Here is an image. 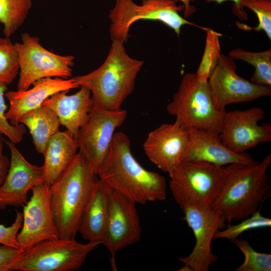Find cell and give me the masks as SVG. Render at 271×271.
<instances>
[{"label": "cell", "mask_w": 271, "mask_h": 271, "mask_svg": "<svg viewBox=\"0 0 271 271\" xmlns=\"http://www.w3.org/2000/svg\"><path fill=\"white\" fill-rule=\"evenodd\" d=\"M109 188L136 204L164 201L167 184L162 175L146 170L133 157L130 142L122 132L114 133L112 144L98 174Z\"/></svg>", "instance_id": "obj_1"}, {"label": "cell", "mask_w": 271, "mask_h": 271, "mask_svg": "<svg viewBox=\"0 0 271 271\" xmlns=\"http://www.w3.org/2000/svg\"><path fill=\"white\" fill-rule=\"evenodd\" d=\"M98 179L78 151L49 186L50 204L59 238H75L83 211Z\"/></svg>", "instance_id": "obj_2"}, {"label": "cell", "mask_w": 271, "mask_h": 271, "mask_svg": "<svg viewBox=\"0 0 271 271\" xmlns=\"http://www.w3.org/2000/svg\"><path fill=\"white\" fill-rule=\"evenodd\" d=\"M270 164L269 154L259 162L225 167L223 185L212 207L224 215L228 224L253 214L265 201L270 189L267 171Z\"/></svg>", "instance_id": "obj_3"}, {"label": "cell", "mask_w": 271, "mask_h": 271, "mask_svg": "<svg viewBox=\"0 0 271 271\" xmlns=\"http://www.w3.org/2000/svg\"><path fill=\"white\" fill-rule=\"evenodd\" d=\"M124 42L112 41L108 55L97 69L85 75L73 77L78 86L87 87L94 104L109 110L121 109L132 92L136 79L144 61L130 57L126 52Z\"/></svg>", "instance_id": "obj_4"}, {"label": "cell", "mask_w": 271, "mask_h": 271, "mask_svg": "<svg viewBox=\"0 0 271 271\" xmlns=\"http://www.w3.org/2000/svg\"><path fill=\"white\" fill-rule=\"evenodd\" d=\"M170 186L173 197L183 211L184 220L191 229L195 245L191 253L179 259L181 271H208L218 260L211 249L215 233L225 227L226 219L219 210L200 206L178 188Z\"/></svg>", "instance_id": "obj_5"}, {"label": "cell", "mask_w": 271, "mask_h": 271, "mask_svg": "<svg viewBox=\"0 0 271 271\" xmlns=\"http://www.w3.org/2000/svg\"><path fill=\"white\" fill-rule=\"evenodd\" d=\"M168 112L187 129H198L219 134L225 111L215 106L208 80L196 73H187L177 91L167 106Z\"/></svg>", "instance_id": "obj_6"}, {"label": "cell", "mask_w": 271, "mask_h": 271, "mask_svg": "<svg viewBox=\"0 0 271 271\" xmlns=\"http://www.w3.org/2000/svg\"><path fill=\"white\" fill-rule=\"evenodd\" d=\"M98 242L83 244L75 238L42 241L24 251L11 271H74L79 269Z\"/></svg>", "instance_id": "obj_7"}, {"label": "cell", "mask_w": 271, "mask_h": 271, "mask_svg": "<svg viewBox=\"0 0 271 271\" xmlns=\"http://www.w3.org/2000/svg\"><path fill=\"white\" fill-rule=\"evenodd\" d=\"M109 18L112 41H126L131 25L141 20L160 21L172 29L177 35L185 25L198 27L181 16L179 12L184 11L183 5H178L175 0H142L139 5L132 0H115Z\"/></svg>", "instance_id": "obj_8"}, {"label": "cell", "mask_w": 271, "mask_h": 271, "mask_svg": "<svg viewBox=\"0 0 271 271\" xmlns=\"http://www.w3.org/2000/svg\"><path fill=\"white\" fill-rule=\"evenodd\" d=\"M21 40L15 43L19 63L17 90H26L42 78L68 79L72 76L74 56L57 54L46 49L39 37L28 33L22 34Z\"/></svg>", "instance_id": "obj_9"}, {"label": "cell", "mask_w": 271, "mask_h": 271, "mask_svg": "<svg viewBox=\"0 0 271 271\" xmlns=\"http://www.w3.org/2000/svg\"><path fill=\"white\" fill-rule=\"evenodd\" d=\"M124 109L109 110L93 105L87 122L80 129L76 140L78 151L98 174L109 153L115 131L127 117Z\"/></svg>", "instance_id": "obj_10"}, {"label": "cell", "mask_w": 271, "mask_h": 271, "mask_svg": "<svg viewBox=\"0 0 271 271\" xmlns=\"http://www.w3.org/2000/svg\"><path fill=\"white\" fill-rule=\"evenodd\" d=\"M168 174L169 185L182 191L198 205L211 207L223 186L225 167L183 161Z\"/></svg>", "instance_id": "obj_11"}, {"label": "cell", "mask_w": 271, "mask_h": 271, "mask_svg": "<svg viewBox=\"0 0 271 271\" xmlns=\"http://www.w3.org/2000/svg\"><path fill=\"white\" fill-rule=\"evenodd\" d=\"M234 60L221 54L208 83L215 107L225 111L231 104L249 102L271 94V86L253 83L236 73Z\"/></svg>", "instance_id": "obj_12"}, {"label": "cell", "mask_w": 271, "mask_h": 271, "mask_svg": "<svg viewBox=\"0 0 271 271\" xmlns=\"http://www.w3.org/2000/svg\"><path fill=\"white\" fill-rule=\"evenodd\" d=\"M136 203L109 188L108 215L101 244L108 250L112 269L116 270V252L138 242L142 228Z\"/></svg>", "instance_id": "obj_13"}, {"label": "cell", "mask_w": 271, "mask_h": 271, "mask_svg": "<svg viewBox=\"0 0 271 271\" xmlns=\"http://www.w3.org/2000/svg\"><path fill=\"white\" fill-rule=\"evenodd\" d=\"M265 116L260 107L225 111L219 138L231 151L244 153L258 145L271 141V124L259 122Z\"/></svg>", "instance_id": "obj_14"}, {"label": "cell", "mask_w": 271, "mask_h": 271, "mask_svg": "<svg viewBox=\"0 0 271 271\" xmlns=\"http://www.w3.org/2000/svg\"><path fill=\"white\" fill-rule=\"evenodd\" d=\"M32 192L30 199L23 206L22 226L17 235L19 248L23 251L42 241L59 238L50 204L49 186L42 183Z\"/></svg>", "instance_id": "obj_15"}, {"label": "cell", "mask_w": 271, "mask_h": 271, "mask_svg": "<svg viewBox=\"0 0 271 271\" xmlns=\"http://www.w3.org/2000/svg\"><path fill=\"white\" fill-rule=\"evenodd\" d=\"M11 155L10 166L6 179L0 187V209L8 206H24L28 202V193L44 182L41 167L28 162L15 144L5 139Z\"/></svg>", "instance_id": "obj_16"}, {"label": "cell", "mask_w": 271, "mask_h": 271, "mask_svg": "<svg viewBox=\"0 0 271 271\" xmlns=\"http://www.w3.org/2000/svg\"><path fill=\"white\" fill-rule=\"evenodd\" d=\"M189 142V129L177 121L162 123L150 131L143 144L147 157L169 174L182 161Z\"/></svg>", "instance_id": "obj_17"}, {"label": "cell", "mask_w": 271, "mask_h": 271, "mask_svg": "<svg viewBox=\"0 0 271 271\" xmlns=\"http://www.w3.org/2000/svg\"><path fill=\"white\" fill-rule=\"evenodd\" d=\"M189 129V142L182 161H198L224 167L234 163H249L253 160L248 154L237 153L226 148L219 134L211 131Z\"/></svg>", "instance_id": "obj_18"}, {"label": "cell", "mask_w": 271, "mask_h": 271, "mask_svg": "<svg viewBox=\"0 0 271 271\" xmlns=\"http://www.w3.org/2000/svg\"><path fill=\"white\" fill-rule=\"evenodd\" d=\"M32 86L26 90L6 92L5 96L9 102L6 117L12 124H19V120L22 115L41 106L52 95L78 87L72 78H45L37 81Z\"/></svg>", "instance_id": "obj_19"}, {"label": "cell", "mask_w": 271, "mask_h": 271, "mask_svg": "<svg viewBox=\"0 0 271 271\" xmlns=\"http://www.w3.org/2000/svg\"><path fill=\"white\" fill-rule=\"evenodd\" d=\"M75 93L68 95L69 90L57 92L42 104L57 115L60 124L76 139L80 129L87 122L93 105L90 90L80 86Z\"/></svg>", "instance_id": "obj_20"}, {"label": "cell", "mask_w": 271, "mask_h": 271, "mask_svg": "<svg viewBox=\"0 0 271 271\" xmlns=\"http://www.w3.org/2000/svg\"><path fill=\"white\" fill-rule=\"evenodd\" d=\"M109 187L99 179L94 185L83 211L78 232L90 242L101 241L109 206Z\"/></svg>", "instance_id": "obj_21"}, {"label": "cell", "mask_w": 271, "mask_h": 271, "mask_svg": "<svg viewBox=\"0 0 271 271\" xmlns=\"http://www.w3.org/2000/svg\"><path fill=\"white\" fill-rule=\"evenodd\" d=\"M78 152L77 140L67 130H59L49 140L41 166L44 182L50 186L70 164Z\"/></svg>", "instance_id": "obj_22"}, {"label": "cell", "mask_w": 271, "mask_h": 271, "mask_svg": "<svg viewBox=\"0 0 271 271\" xmlns=\"http://www.w3.org/2000/svg\"><path fill=\"white\" fill-rule=\"evenodd\" d=\"M19 122L29 129L36 151L42 155L49 140L59 130L60 125L56 113L43 105L24 113Z\"/></svg>", "instance_id": "obj_23"}, {"label": "cell", "mask_w": 271, "mask_h": 271, "mask_svg": "<svg viewBox=\"0 0 271 271\" xmlns=\"http://www.w3.org/2000/svg\"><path fill=\"white\" fill-rule=\"evenodd\" d=\"M228 56L233 60H241L254 67L250 81L255 84L271 86V49L259 52L241 48L231 50Z\"/></svg>", "instance_id": "obj_24"}, {"label": "cell", "mask_w": 271, "mask_h": 271, "mask_svg": "<svg viewBox=\"0 0 271 271\" xmlns=\"http://www.w3.org/2000/svg\"><path fill=\"white\" fill-rule=\"evenodd\" d=\"M32 5L33 0H0V23L5 37L10 38L23 25Z\"/></svg>", "instance_id": "obj_25"}, {"label": "cell", "mask_w": 271, "mask_h": 271, "mask_svg": "<svg viewBox=\"0 0 271 271\" xmlns=\"http://www.w3.org/2000/svg\"><path fill=\"white\" fill-rule=\"evenodd\" d=\"M19 73L18 54L10 38L0 37V86H7Z\"/></svg>", "instance_id": "obj_26"}, {"label": "cell", "mask_w": 271, "mask_h": 271, "mask_svg": "<svg viewBox=\"0 0 271 271\" xmlns=\"http://www.w3.org/2000/svg\"><path fill=\"white\" fill-rule=\"evenodd\" d=\"M233 242L244 255V260L236 271H270L271 254L255 250L247 240L238 238Z\"/></svg>", "instance_id": "obj_27"}, {"label": "cell", "mask_w": 271, "mask_h": 271, "mask_svg": "<svg viewBox=\"0 0 271 271\" xmlns=\"http://www.w3.org/2000/svg\"><path fill=\"white\" fill-rule=\"evenodd\" d=\"M243 219L239 223L229 224L226 228L218 230L214 239H226L233 242L247 231L271 226V219L262 215L259 210Z\"/></svg>", "instance_id": "obj_28"}, {"label": "cell", "mask_w": 271, "mask_h": 271, "mask_svg": "<svg viewBox=\"0 0 271 271\" xmlns=\"http://www.w3.org/2000/svg\"><path fill=\"white\" fill-rule=\"evenodd\" d=\"M206 30L207 35L204 55L196 74L200 78L208 80L221 55L218 40L221 35L212 30Z\"/></svg>", "instance_id": "obj_29"}, {"label": "cell", "mask_w": 271, "mask_h": 271, "mask_svg": "<svg viewBox=\"0 0 271 271\" xmlns=\"http://www.w3.org/2000/svg\"><path fill=\"white\" fill-rule=\"evenodd\" d=\"M241 8L243 7L253 12L258 19V25L252 29L255 32L264 31L271 39V0H242Z\"/></svg>", "instance_id": "obj_30"}, {"label": "cell", "mask_w": 271, "mask_h": 271, "mask_svg": "<svg viewBox=\"0 0 271 271\" xmlns=\"http://www.w3.org/2000/svg\"><path fill=\"white\" fill-rule=\"evenodd\" d=\"M7 86H0V133L6 136L14 144L20 143L26 132V126L20 123L17 125L12 124L6 117L7 106L5 99V94Z\"/></svg>", "instance_id": "obj_31"}, {"label": "cell", "mask_w": 271, "mask_h": 271, "mask_svg": "<svg viewBox=\"0 0 271 271\" xmlns=\"http://www.w3.org/2000/svg\"><path fill=\"white\" fill-rule=\"evenodd\" d=\"M23 220L22 212L16 211L15 220L10 226L0 224V244L19 248L17 235L22 227Z\"/></svg>", "instance_id": "obj_32"}, {"label": "cell", "mask_w": 271, "mask_h": 271, "mask_svg": "<svg viewBox=\"0 0 271 271\" xmlns=\"http://www.w3.org/2000/svg\"><path fill=\"white\" fill-rule=\"evenodd\" d=\"M24 251L0 244V271H11L14 264Z\"/></svg>", "instance_id": "obj_33"}, {"label": "cell", "mask_w": 271, "mask_h": 271, "mask_svg": "<svg viewBox=\"0 0 271 271\" xmlns=\"http://www.w3.org/2000/svg\"><path fill=\"white\" fill-rule=\"evenodd\" d=\"M3 136L0 133V187L6 179L10 166V160L3 153L5 139Z\"/></svg>", "instance_id": "obj_34"}, {"label": "cell", "mask_w": 271, "mask_h": 271, "mask_svg": "<svg viewBox=\"0 0 271 271\" xmlns=\"http://www.w3.org/2000/svg\"><path fill=\"white\" fill-rule=\"evenodd\" d=\"M181 2L184 6V14L185 18H188L192 15L195 11V8L191 5V0H175Z\"/></svg>", "instance_id": "obj_35"}, {"label": "cell", "mask_w": 271, "mask_h": 271, "mask_svg": "<svg viewBox=\"0 0 271 271\" xmlns=\"http://www.w3.org/2000/svg\"><path fill=\"white\" fill-rule=\"evenodd\" d=\"M195 0H191V2H193L195 1ZM231 1L234 3V5H235V7L236 8V10H237V12L239 13V14H242V9L241 8L240 3L242 0H207V2H214L218 4H221L225 1Z\"/></svg>", "instance_id": "obj_36"}]
</instances>
